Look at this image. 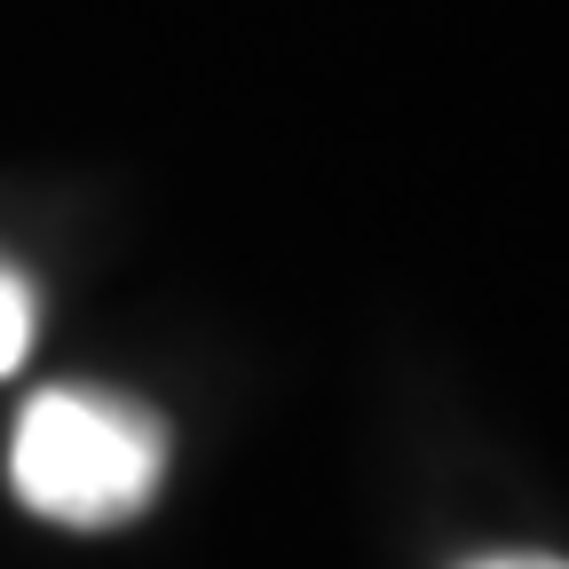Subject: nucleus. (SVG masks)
<instances>
[{"label":"nucleus","mask_w":569,"mask_h":569,"mask_svg":"<svg viewBox=\"0 0 569 569\" xmlns=\"http://www.w3.org/2000/svg\"><path fill=\"white\" fill-rule=\"evenodd\" d=\"M467 569H569V561H553V553H482Z\"/></svg>","instance_id":"3"},{"label":"nucleus","mask_w":569,"mask_h":569,"mask_svg":"<svg viewBox=\"0 0 569 569\" xmlns=\"http://www.w3.org/2000/svg\"><path fill=\"white\" fill-rule=\"evenodd\" d=\"M32 348V284L17 269H0V372H17Z\"/></svg>","instance_id":"2"},{"label":"nucleus","mask_w":569,"mask_h":569,"mask_svg":"<svg viewBox=\"0 0 569 569\" xmlns=\"http://www.w3.org/2000/svg\"><path fill=\"white\" fill-rule=\"evenodd\" d=\"M167 475V436L151 411L88 388H48L24 403L9 436V482L40 522L63 530H111L151 507Z\"/></svg>","instance_id":"1"}]
</instances>
